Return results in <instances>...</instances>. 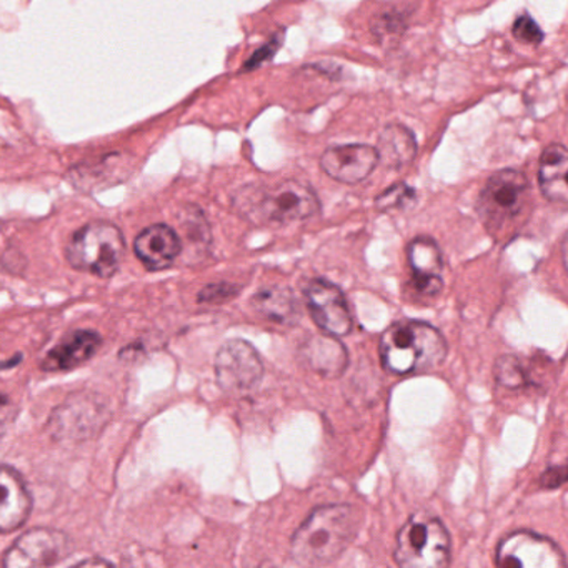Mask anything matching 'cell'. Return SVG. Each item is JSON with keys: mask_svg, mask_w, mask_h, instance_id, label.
I'll return each instance as SVG.
<instances>
[{"mask_svg": "<svg viewBox=\"0 0 568 568\" xmlns=\"http://www.w3.org/2000/svg\"><path fill=\"white\" fill-rule=\"evenodd\" d=\"M408 264L412 271V285L420 297H435L440 294L442 254L438 245L432 239L418 237L410 242L407 248Z\"/></svg>", "mask_w": 568, "mask_h": 568, "instance_id": "13", "label": "cell"}, {"mask_svg": "<svg viewBox=\"0 0 568 568\" xmlns=\"http://www.w3.org/2000/svg\"><path fill=\"white\" fill-rule=\"evenodd\" d=\"M514 36L524 44L537 45L544 41V32L530 16H520L514 24Z\"/></svg>", "mask_w": 568, "mask_h": 568, "instance_id": "23", "label": "cell"}, {"mask_svg": "<svg viewBox=\"0 0 568 568\" xmlns=\"http://www.w3.org/2000/svg\"><path fill=\"white\" fill-rule=\"evenodd\" d=\"M305 297H307L312 318L322 331L335 337L351 334L354 321H352L347 298L337 285L324 278H315L305 288Z\"/></svg>", "mask_w": 568, "mask_h": 568, "instance_id": "10", "label": "cell"}, {"mask_svg": "<svg viewBox=\"0 0 568 568\" xmlns=\"http://www.w3.org/2000/svg\"><path fill=\"white\" fill-rule=\"evenodd\" d=\"M69 551H71V540L64 531L54 530V528H34L22 535L6 551L4 567H52L64 560Z\"/></svg>", "mask_w": 568, "mask_h": 568, "instance_id": "8", "label": "cell"}, {"mask_svg": "<svg viewBox=\"0 0 568 568\" xmlns=\"http://www.w3.org/2000/svg\"><path fill=\"white\" fill-rule=\"evenodd\" d=\"M498 567L561 568L567 565L564 554L550 538L531 531L508 535L497 550Z\"/></svg>", "mask_w": 568, "mask_h": 568, "instance_id": "9", "label": "cell"}, {"mask_svg": "<svg viewBox=\"0 0 568 568\" xmlns=\"http://www.w3.org/2000/svg\"><path fill=\"white\" fill-rule=\"evenodd\" d=\"M530 184L518 171H501L488 179L478 199V214L495 237L508 234L527 219Z\"/></svg>", "mask_w": 568, "mask_h": 568, "instance_id": "4", "label": "cell"}, {"mask_svg": "<svg viewBox=\"0 0 568 568\" xmlns=\"http://www.w3.org/2000/svg\"><path fill=\"white\" fill-rule=\"evenodd\" d=\"M215 375L225 394L244 397L252 394L264 377V365L257 351L245 341L222 345L215 358Z\"/></svg>", "mask_w": 568, "mask_h": 568, "instance_id": "7", "label": "cell"}, {"mask_svg": "<svg viewBox=\"0 0 568 568\" xmlns=\"http://www.w3.org/2000/svg\"><path fill=\"white\" fill-rule=\"evenodd\" d=\"M237 285L225 284V282H222V284L207 285V287L202 288L197 298L202 304H225V302L237 297Z\"/></svg>", "mask_w": 568, "mask_h": 568, "instance_id": "22", "label": "cell"}, {"mask_svg": "<svg viewBox=\"0 0 568 568\" xmlns=\"http://www.w3.org/2000/svg\"><path fill=\"white\" fill-rule=\"evenodd\" d=\"M125 241L121 229L111 222H92L75 232L65 248L69 264L78 271L109 278L121 267Z\"/></svg>", "mask_w": 568, "mask_h": 568, "instance_id": "5", "label": "cell"}, {"mask_svg": "<svg viewBox=\"0 0 568 568\" xmlns=\"http://www.w3.org/2000/svg\"><path fill=\"white\" fill-rule=\"evenodd\" d=\"M568 480V462L564 467L551 468L550 471L545 474L544 485L548 487H558V485L565 484Z\"/></svg>", "mask_w": 568, "mask_h": 568, "instance_id": "27", "label": "cell"}, {"mask_svg": "<svg viewBox=\"0 0 568 568\" xmlns=\"http://www.w3.org/2000/svg\"><path fill=\"white\" fill-rule=\"evenodd\" d=\"M497 378L501 385L508 388L521 387L525 381H527L524 367H521L520 362L515 357H504L498 361Z\"/></svg>", "mask_w": 568, "mask_h": 568, "instance_id": "21", "label": "cell"}, {"mask_svg": "<svg viewBox=\"0 0 568 568\" xmlns=\"http://www.w3.org/2000/svg\"><path fill=\"white\" fill-rule=\"evenodd\" d=\"M0 484L4 491L0 507V528L4 534H9L21 528L28 520L32 510V498L21 475L8 465L2 468Z\"/></svg>", "mask_w": 568, "mask_h": 568, "instance_id": "16", "label": "cell"}, {"mask_svg": "<svg viewBox=\"0 0 568 568\" xmlns=\"http://www.w3.org/2000/svg\"><path fill=\"white\" fill-rule=\"evenodd\" d=\"M108 418V412L94 398H71L52 415V437L61 440H82L92 437L104 427Z\"/></svg>", "mask_w": 568, "mask_h": 568, "instance_id": "11", "label": "cell"}, {"mask_svg": "<svg viewBox=\"0 0 568 568\" xmlns=\"http://www.w3.org/2000/svg\"><path fill=\"white\" fill-rule=\"evenodd\" d=\"M135 254L149 271H164L182 252V241L174 229L164 224L151 225L135 239Z\"/></svg>", "mask_w": 568, "mask_h": 568, "instance_id": "15", "label": "cell"}, {"mask_svg": "<svg viewBox=\"0 0 568 568\" xmlns=\"http://www.w3.org/2000/svg\"><path fill=\"white\" fill-rule=\"evenodd\" d=\"M181 225L184 229L185 237L191 239L195 244H202L204 241L209 242V229L204 215L195 212L194 217H191V214H189L187 219L181 222Z\"/></svg>", "mask_w": 568, "mask_h": 568, "instance_id": "25", "label": "cell"}, {"mask_svg": "<svg viewBox=\"0 0 568 568\" xmlns=\"http://www.w3.org/2000/svg\"><path fill=\"white\" fill-rule=\"evenodd\" d=\"M278 48V41H272L267 42V45H264V48L261 49V51L255 52L254 55H252L251 61L247 62V68H257V65H261L262 62L267 61V59H271L272 55H274V52L277 51Z\"/></svg>", "mask_w": 568, "mask_h": 568, "instance_id": "26", "label": "cell"}, {"mask_svg": "<svg viewBox=\"0 0 568 568\" xmlns=\"http://www.w3.org/2000/svg\"><path fill=\"white\" fill-rule=\"evenodd\" d=\"M358 531V511L351 505L315 508L292 537L291 554L301 565H328L351 547Z\"/></svg>", "mask_w": 568, "mask_h": 568, "instance_id": "1", "label": "cell"}, {"mask_svg": "<svg viewBox=\"0 0 568 568\" xmlns=\"http://www.w3.org/2000/svg\"><path fill=\"white\" fill-rule=\"evenodd\" d=\"M447 351L444 335L425 322H397L381 338L382 364L397 375L434 371L445 361Z\"/></svg>", "mask_w": 568, "mask_h": 568, "instance_id": "2", "label": "cell"}, {"mask_svg": "<svg viewBox=\"0 0 568 568\" xmlns=\"http://www.w3.org/2000/svg\"><path fill=\"white\" fill-rule=\"evenodd\" d=\"M305 358L307 364L321 374L334 377L344 371L347 364V354L344 347L334 338L315 337L305 345Z\"/></svg>", "mask_w": 568, "mask_h": 568, "instance_id": "20", "label": "cell"}, {"mask_svg": "<svg viewBox=\"0 0 568 568\" xmlns=\"http://www.w3.org/2000/svg\"><path fill=\"white\" fill-rule=\"evenodd\" d=\"M412 199H414V191L410 187H407V185H395V187L388 189L387 192H384L377 199V205L382 211H387V209L402 207Z\"/></svg>", "mask_w": 568, "mask_h": 568, "instance_id": "24", "label": "cell"}, {"mask_svg": "<svg viewBox=\"0 0 568 568\" xmlns=\"http://www.w3.org/2000/svg\"><path fill=\"white\" fill-rule=\"evenodd\" d=\"M538 182L548 201L568 205V149L550 145L540 159Z\"/></svg>", "mask_w": 568, "mask_h": 568, "instance_id": "17", "label": "cell"}, {"mask_svg": "<svg viewBox=\"0 0 568 568\" xmlns=\"http://www.w3.org/2000/svg\"><path fill=\"white\" fill-rule=\"evenodd\" d=\"M381 162L377 149L364 144L337 145L322 154L321 168L328 178L342 184H358Z\"/></svg>", "mask_w": 568, "mask_h": 568, "instance_id": "12", "label": "cell"}, {"mask_svg": "<svg viewBox=\"0 0 568 568\" xmlns=\"http://www.w3.org/2000/svg\"><path fill=\"white\" fill-rule=\"evenodd\" d=\"M417 152L414 135L404 125H388L378 139L381 161L392 168L408 164Z\"/></svg>", "mask_w": 568, "mask_h": 568, "instance_id": "19", "label": "cell"}, {"mask_svg": "<svg viewBox=\"0 0 568 568\" xmlns=\"http://www.w3.org/2000/svg\"><path fill=\"white\" fill-rule=\"evenodd\" d=\"M101 345L102 337L98 332L88 328L69 332L52 351H49L41 368L44 372L72 371L94 357Z\"/></svg>", "mask_w": 568, "mask_h": 568, "instance_id": "14", "label": "cell"}, {"mask_svg": "<svg viewBox=\"0 0 568 568\" xmlns=\"http://www.w3.org/2000/svg\"><path fill=\"white\" fill-rule=\"evenodd\" d=\"M252 305L262 317L277 325L291 327V325L297 324L298 318H301V305L288 288H264L252 298Z\"/></svg>", "mask_w": 568, "mask_h": 568, "instance_id": "18", "label": "cell"}, {"mask_svg": "<svg viewBox=\"0 0 568 568\" xmlns=\"http://www.w3.org/2000/svg\"><path fill=\"white\" fill-rule=\"evenodd\" d=\"M395 561L404 568H442L450 564V535L430 514H415L397 535Z\"/></svg>", "mask_w": 568, "mask_h": 568, "instance_id": "6", "label": "cell"}, {"mask_svg": "<svg viewBox=\"0 0 568 568\" xmlns=\"http://www.w3.org/2000/svg\"><path fill=\"white\" fill-rule=\"evenodd\" d=\"M235 207L254 224L285 225L314 217L321 211V202L308 185L284 181L247 185L235 197Z\"/></svg>", "mask_w": 568, "mask_h": 568, "instance_id": "3", "label": "cell"}, {"mask_svg": "<svg viewBox=\"0 0 568 568\" xmlns=\"http://www.w3.org/2000/svg\"><path fill=\"white\" fill-rule=\"evenodd\" d=\"M561 258H564L565 271L568 272V231L561 242Z\"/></svg>", "mask_w": 568, "mask_h": 568, "instance_id": "28", "label": "cell"}]
</instances>
